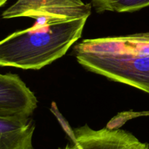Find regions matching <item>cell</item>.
<instances>
[{"label":"cell","mask_w":149,"mask_h":149,"mask_svg":"<svg viewBox=\"0 0 149 149\" xmlns=\"http://www.w3.org/2000/svg\"><path fill=\"white\" fill-rule=\"evenodd\" d=\"M88 17H42L0 41V66L39 70L63 56L81 38Z\"/></svg>","instance_id":"1"},{"label":"cell","mask_w":149,"mask_h":149,"mask_svg":"<svg viewBox=\"0 0 149 149\" xmlns=\"http://www.w3.org/2000/svg\"><path fill=\"white\" fill-rule=\"evenodd\" d=\"M92 4L82 0H17L3 12L2 18L89 17Z\"/></svg>","instance_id":"2"},{"label":"cell","mask_w":149,"mask_h":149,"mask_svg":"<svg viewBox=\"0 0 149 149\" xmlns=\"http://www.w3.org/2000/svg\"><path fill=\"white\" fill-rule=\"evenodd\" d=\"M36 107V96L17 74H0V118L29 119Z\"/></svg>","instance_id":"3"},{"label":"cell","mask_w":149,"mask_h":149,"mask_svg":"<svg viewBox=\"0 0 149 149\" xmlns=\"http://www.w3.org/2000/svg\"><path fill=\"white\" fill-rule=\"evenodd\" d=\"M69 137L79 149H149L130 132L115 128L95 130L84 125L71 130Z\"/></svg>","instance_id":"4"},{"label":"cell","mask_w":149,"mask_h":149,"mask_svg":"<svg viewBox=\"0 0 149 149\" xmlns=\"http://www.w3.org/2000/svg\"><path fill=\"white\" fill-rule=\"evenodd\" d=\"M35 122L31 118H0V149H33Z\"/></svg>","instance_id":"5"},{"label":"cell","mask_w":149,"mask_h":149,"mask_svg":"<svg viewBox=\"0 0 149 149\" xmlns=\"http://www.w3.org/2000/svg\"><path fill=\"white\" fill-rule=\"evenodd\" d=\"M96 13H132L149 7V0H91Z\"/></svg>","instance_id":"6"},{"label":"cell","mask_w":149,"mask_h":149,"mask_svg":"<svg viewBox=\"0 0 149 149\" xmlns=\"http://www.w3.org/2000/svg\"><path fill=\"white\" fill-rule=\"evenodd\" d=\"M58 149H79V148L75 143L71 141V143L66 145L64 148H59Z\"/></svg>","instance_id":"7"},{"label":"cell","mask_w":149,"mask_h":149,"mask_svg":"<svg viewBox=\"0 0 149 149\" xmlns=\"http://www.w3.org/2000/svg\"><path fill=\"white\" fill-rule=\"evenodd\" d=\"M7 0H0V7H1V6L4 5V4L7 2Z\"/></svg>","instance_id":"8"},{"label":"cell","mask_w":149,"mask_h":149,"mask_svg":"<svg viewBox=\"0 0 149 149\" xmlns=\"http://www.w3.org/2000/svg\"><path fill=\"white\" fill-rule=\"evenodd\" d=\"M145 113V114H146V115H149V112H146V113Z\"/></svg>","instance_id":"9"}]
</instances>
